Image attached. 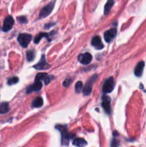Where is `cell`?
<instances>
[{"mask_svg": "<svg viewBox=\"0 0 146 147\" xmlns=\"http://www.w3.org/2000/svg\"><path fill=\"white\" fill-rule=\"evenodd\" d=\"M57 129L61 132L62 134V139H61V144L63 146H67L69 144V141L71 138H72V134H70L67 131V126H61V125H59V126H56Z\"/></svg>", "mask_w": 146, "mask_h": 147, "instance_id": "cell-1", "label": "cell"}, {"mask_svg": "<svg viewBox=\"0 0 146 147\" xmlns=\"http://www.w3.org/2000/svg\"><path fill=\"white\" fill-rule=\"evenodd\" d=\"M55 3H56V0H52V1H50V3H48L45 7H43L40 12L39 19L44 18V17H47V16L50 15V14L52 11L53 9H54V5H55Z\"/></svg>", "mask_w": 146, "mask_h": 147, "instance_id": "cell-2", "label": "cell"}, {"mask_svg": "<svg viewBox=\"0 0 146 147\" xmlns=\"http://www.w3.org/2000/svg\"><path fill=\"white\" fill-rule=\"evenodd\" d=\"M97 77H98V76H97V75H96V74L94 75V76H92L91 78H90V80L87 82V83H86L85 86H84V87L83 88V89H82V93H83V94H84V96H87L92 93L93 84H94V82L96 81Z\"/></svg>", "mask_w": 146, "mask_h": 147, "instance_id": "cell-3", "label": "cell"}, {"mask_svg": "<svg viewBox=\"0 0 146 147\" xmlns=\"http://www.w3.org/2000/svg\"><path fill=\"white\" fill-rule=\"evenodd\" d=\"M32 37L31 34H26V33H23V34H20L17 37V40H18L19 43L20 45L23 47H27L29 42H31Z\"/></svg>", "mask_w": 146, "mask_h": 147, "instance_id": "cell-4", "label": "cell"}, {"mask_svg": "<svg viewBox=\"0 0 146 147\" xmlns=\"http://www.w3.org/2000/svg\"><path fill=\"white\" fill-rule=\"evenodd\" d=\"M115 87L114 78L110 77L105 80L102 86V92L104 93H110L113 90Z\"/></svg>", "mask_w": 146, "mask_h": 147, "instance_id": "cell-5", "label": "cell"}, {"mask_svg": "<svg viewBox=\"0 0 146 147\" xmlns=\"http://www.w3.org/2000/svg\"><path fill=\"white\" fill-rule=\"evenodd\" d=\"M34 69L37 70H47V69L50 68L51 67L50 64L47 62L46 60V57L44 55H42L41 57V60L37 64H36L35 65L33 66Z\"/></svg>", "mask_w": 146, "mask_h": 147, "instance_id": "cell-6", "label": "cell"}, {"mask_svg": "<svg viewBox=\"0 0 146 147\" xmlns=\"http://www.w3.org/2000/svg\"><path fill=\"white\" fill-rule=\"evenodd\" d=\"M14 24V20L11 16L9 15L4 19V23H3L2 31L4 32H7L12 28L13 25Z\"/></svg>", "mask_w": 146, "mask_h": 147, "instance_id": "cell-7", "label": "cell"}, {"mask_svg": "<svg viewBox=\"0 0 146 147\" xmlns=\"http://www.w3.org/2000/svg\"><path fill=\"white\" fill-rule=\"evenodd\" d=\"M78 60L80 63L83 65H88L91 63L92 60V55L89 53H85L84 54H82L79 55Z\"/></svg>", "mask_w": 146, "mask_h": 147, "instance_id": "cell-8", "label": "cell"}, {"mask_svg": "<svg viewBox=\"0 0 146 147\" xmlns=\"http://www.w3.org/2000/svg\"><path fill=\"white\" fill-rule=\"evenodd\" d=\"M116 34H117V30H116V28L110 29V30H107V31H106L105 32H104V40H105L107 43L110 42L115 38Z\"/></svg>", "mask_w": 146, "mask_h": 147, "instance_id": "cell-9", "label": "cell"}, {"mask_svg": "<svg viewBox=\"0 0 146 147\" xmlns=\"http://www.w3.org/2000/svg\"><path fill=\"white\" fill-rule=\"evenodd\" d=\"M110 98L107 96H104L102 97V106L103 109L104 111L110 114L111 113V107H110Z\"/></svg>", "mask_w": 146, "mask_h": 147, "instance_id": "cell-10", "label": "cell"}, {"mask_svg": "<svg viewBox=\"0 0 146 147\" xmlns=\"http://www.w3.org/2000/svg\"><path fill=\"white\" fill-rule=\"evenodd\" d=\"M42 88V83L41 81H35L34 84L31 85L27 88V93H31L33 91H39Z\"/></svg>", "mask_w": 146, "mask_h": 147, "instance_id": "cell-11", "label": "cell"}, {"mask_svg": "<svg viewBox=\"0 0 146 147\" xmlns=\"http://www.w3.org/2000/svg\"><path fill=\"white\" fill-rule=\"evenodd\" d=\"M92 45L95 47L97 50H102L104 47L102 42L101 38L99 36H94L92 39Z\"/></svg>", "mask_w": 146, "mask_h": 147, "instance_id": "cell-12", "label": "cell"}, {"mask_svg": "<svg viewBox=\"0 0 146 147\" xmlns=\"http://www.w3.org/2000/svg\"><path fill=\"white\" fill-rule=\"evenodd\" d=\"M54 34H55V32L54 31H52L50 34H47V33H44V32L39 33V34L36 36L35 38H34V43H36V44H37V43H39L40 42V40H42V38H43L44 37H47L48 41H51L50 37H51L52 35H53Z\"/></svg>", "mask_w": 146, "mask_h": 147, "instance_id": "cell-13", "label": "cell"}, {"mask_svg": "<svg viewBox=\"0 0 146 147\" xmlns=\"http://www.w3.org/2000/svg\"><path fill=\"white\" fill-rule=\"evenodd\" d=\"M145 67V63L143 61H140L137 63V65H136L135 68V75L137 77H140L143 74V69Z\"/></svg>", "mask_w": 146, "mask_h": 147, "instance_id": "cell-14", "label": "cell"}, {"mask_svg": "<svg viewBox=\"0 0 146 147\" xmlns=\"http://www.w3.org/2000/svg\"><path fill=\"white\" fill-rule=\"evenodd\" d=\"M72 144L75 146L82 147L86 146V145L87 144V143L84 139H82V138H77V139L73 140Z\"/></svg>", "mask_w": 146, "mask_h": 147, "instance_id": "cell-15", "label": "cell"}, {"mask_svg": "<svg viewBox=\"0 0 146 147\" xmlns=\"http://www.w3.org/2000/svg\"><path fill=\"white\" fill-rule=\"evenodd\" d=\"M43 99L42 97H37L33 100L32 103H31V106L33 108H40L43 106Z\"/></svg>", "mask_w": 146, "mask_h": 147, "instance_id": "cell-16", "label": "cell"}, {"mask_svg": "<svg viewBox=\"0 0 146 147\" xmlns=\"http://www.w3.org/2000/svg\"><path fill=\"white\" fill-rule=\"evenodd\" d=\"M113 4H114V0H107V3L104 5V12L105 15H107L109 12H110V9L113 7Z\"/></svg>", "mask_w": 146, "mask_h": 147, "instance_id": "cell-17", "label": "cell"}, {"mask_svg": "<svg viewBox=\"0 0 146 147\" xmlns=\"http://www.w3.org/2000/svg\"><path fill=\"white\" fill-rule=\"evenodd\" d=\"M9 111L8 103H3L0 106V114H4Z\"/></svg>", "mask_w": 146, "mask_h": 147, "instance_id": "cell-18", "label": "cell"}, {"mask_svg": "<svg viewBox=\"0 0 146 147\" xmlns=\"http://www.w3.org/2000/svg\"><path fill=\"white\" fill-rule=\"evenodd\" d=\"M26 55H27V60L29 62H31L35 57V54L33 50H29L27 52Z\"/></svg>", "mask_w": 146, "mask_h": 147, "instance_id": "cell-19", "label": "cell"}, {"mask_svg": "<svg viewBox=\"0 0 146 147\" xmlns=\"http://www.w3.org/2000/svg\"><path fill=\"white\" fill-rule=\"evenodd\" d=\"M47 76V73H38L35 77V81H42Z\"/></svg>", "mask_w": 146, "mask_h": 147, "instance_id": "cell-20", "label": "cell"}, {"mask_svg": "<svg viewBox=\"0 0 146 147\" xmlns=\"http://www.w3.org/2000/svg\"><path fill=\"white\" fill-rule=\"evenodd\" d=\"M75 91L76 93H80V91L82 89V81H78L77 82V83L75 84Z\"/></svg>", "mask_w": 146, "mask_h": 147, "instance_id": "cell-21", "label": "cell"}, {"mask_svg": "<svg viewBox=\"0 0 146 147\" xmlns=\"http://www.w3.org/2000/svg\"><path fill=\"white\" fill-rule=\"evenodd\" d=\"M18 82H19L18 78H17V77H12V78H11L9 79L8 81H7V83H8V85L11 86V85L16 84V83H17Z\"/></svg>", "mask_w": 146, "mask_h": 147, "instance_id": "cell-22", "label": "cell"}, {"mask_svg": "<svg viewBox=\"0 0 146 147\" xmlns=\"http://www.w3.org/2000/svg\"><path fill=\"white\" fill-rule=\"evenodd\" d=\"M72 83V80L70 78H67L64 82H63V86L64 87H69V86L71 85V83Z\"/></svg>", "mask_w": 146, "mask_h": 147, "instance_id": "cell-23", "label": "cell"}, {"mask_svg": "<svg viewBox=\"0 0 146 147\" xmlns=\"http://www.w3.org/2000/svg\"><path fill=\"white\" fill-rule=\"evenodd\" d=\"M17 20H18V21L20 23H22V24L27 23V18H26V17H24V16H21V17H17Z\"/></svg>", "mask_w": 146, "mask_h": 147, "instance_id": "cell-24", "label": "cell"}, {"mask_svg": "<svg viewBox=\"0 0 146 147\" xmlns=\"http://www.w3.org/2000/svg\"><path fill=\"white\" fill-rule=\"evenodd\" d=\"M53 78H54V77H53V76H47V77H46L45 78H44V83H45L46 85H48L49 83H50V82L52 80Z\"/></svg>", "mask_w": 146, "mask_h": 147, "instance_id": "cell-25", "label": "cell"}, {"mask_svg": "<svg viewBox=\"0 0 146 147\" xmlns=\"http://www.w3.org/2000/svg\"><path fill=\"white\" fill-rule=\"evenodd\" d=\"M120 145V144L117 142V141L116 139H113L112 141V143H111V146H118Z\"/></svg>", "mask_w": 146, "mask_h": 147, "instance_id": "cell-26", "label": "cell"}, {"mask_svg": "<svg viewBox=\"0 0 146 147\" xmlns=\"http://www.w3.org/2000/svg\"><path fill=\"white\" fill-rule=\"evenodd\" d=\"M54 24H55V23H49V24H45V25H44V28L48 29V28H50V27H51V26L54 25Z\"/></svg>", "mask_w": 146, "mask_h": 147, "instance_id": "cell-27", "label": "cell"}, {"mask_svg": "<svg viewBox=\"0 0 146 147\" xmlns=\"http://www.w3.org/2000/svg\"><path fill=\"white\" fill-rule=\"evenodd\" d=\"M116 135H118V133H117V131H115V132H113V136H116Z\"/></svg>", "mask_w": 146, "mask_h": 147, "instance_id": "cell-28", "label": "cell"}]
</instances>
